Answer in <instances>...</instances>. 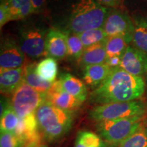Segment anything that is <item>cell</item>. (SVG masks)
<instances>
[{"instance_id": "cell-30", "label": "cell", "mask_w": 147, "mask_h": 147, "mask_svg": "<svg viewBox=\"0 0 147 147\" xmlns=\"http://www.w3.org/2000/svg\"><path fill=\"white\" fill-rule=\"evenodd\" d=\"M121 58L122 57L120 56H114L108 57L106 61V64L109 66L112 69L121 67Z\"/></svg>"}, {"instance_id": "cell-27", "label": "cell", "mask_w": 147, "mask_h": 147, "mask_svg": "<svg viewBox=\"0 0 147 147\" xmlns=\"http://www.w3.org/2000/svg\"><path fill=\"white\" fill-rule=\"evenodd\" d=\"M67 44L68 55L74 60H80L84 51L83 44L78 34H67Z\"/></svg>"}, {"instance_id": "cell-15", "label": "cell", "mask_w": 147, "mask_h": 147, "mask_svg": "<svg viewBox=\"0 0 147 147\" xmlns=\"http://www.w3.org/2000/svg\"><path fill=\"white\" fill-rule=\"evenodd\" d=\"M59 80L64 91L80 102H83L86 100L88 91L83 82L68 73L61 75Z\"/></svg>"}, {"instance_id": "cell-7", "label": "cell", "mask_w": 147, "mask_h": 147, "mask_svg": "<svg viewBox=\"0 0 147 147\" xmlns=\"http://www.w3.org/2000/svg\"><path fill=\"white\" fill-rule=\"evenodd\" d=\"M47 31L36 26L28 25L20 30L19 45L24 54L28 57L36 59L47 56L46 40Z\"/></svg>"}, {"instance_id": "cell-1", "label": "cell", "mask_w": 147, "mask_h": 147, "mask_svg": "<svg viewBox=\"0 0 147 147\" xmlns=\"http://www.w3.org/2000/svg\"><path fill=\"white\" fill-rule=\"evenodd\" d=\"M145 82L142 76H134L121 67L114 69L106 80L92 93L91 100L101 104L130 102L142 97Z\"/></svg>"}, {"instance_id": "cell-21", "label": "cell", "mask_w": 147, "mask_h": 147, "mask_svg": "<svg viewBox=\"0 0 147 147\" xmlns=\"http://www.w3.org/2000/svg\"><path fill=\"white\" fill-rule=\"evenodd\" d=\"M134 25L132 42L134 47L147 53V17L136 18Z\"/></svg>"}, {"instance_id": "cell-23", "label": "cell", "mask_w": 147, "mask_h": 147, "mask_svg": "<svg viewBox=\"0 0 147 147\" xmlns=\"http://www.w3.org/2000/svg\"><path fill=\"white\" fill-rule=\"evenodd\" d=\"M119 147H147V125L142 123L136 131L121 142Z\"/></svg>"}, {"instance_id": "cell-4", "label": "cell", "mask_w": 147, "mask_h": 147, "mask_svg": "<svg viewBox=\"0 0 147 147\" xmlns=\"http://www.w3.org/2000/svg\"><path fill=\"white\" fill-rule=\"evenodd\" d=\"M146 111L144 104L140 101L112 102L101 104L90 110L89 116L92 120L103 121L143 117Z\"/></svg>"}, {"instance_id": "cell-16", "label": "cell", "mask_w": 147, "mask_h": 147, "mask_svg": "<svg viewBox=\"0 0 147 147\" xmlns=\"http://www.w3.org/2000/svg\"><path fill=\"white\" fill-rule=\"evenodd\" d=\"M112 70L106 63L86 66L84 67L83 80L90 87L97 88L105 81Z\"/></svg>"}, {"instance_id": "cell-20", "label": "cell", "mask_w": 147, "mask_h": 147, "mask_svg": "<svg viewBox=\"0 0 147 147\" xmlns=\"http://www.w3.org/2000/svg\"><path fill=\"white\" fill-rule=\"evenodd\" d=\"M36 73L45 81L55 82L58 73V65L56 59L47 57L36 66Z\"/></svg>"}, {"instance_id": "cell-9", "label": "cell", "mask_w": 147, "mask_h": 147, "mask_svg": "<svg viewBox=\"0 0 147 147\" xmlns=\"http://www.w3.org/2000/svg\"><path fill=\"white\" fill-rule=\"evenodd\" d=\"M19 45L12 38L5 37L1 40L0 50V69H16L25 65V56Z\"/></svg>"}, {"instance_id": "cell-28", "label": "cell", "mask_w": 147, "mask_h": 147, "mask_svg": "<svg viewBox=\"0 0 147 147\" xmlns=\"http://www.w3.org/2000/svg\"><path fill=\"white\" fill-rule=\"evenodd\" d=\"M0 147H22V143L13 132H1Z\"/></svg>"}, {"instance_id": "cell-32", "label": "cell", "mask_w": 147, "mask_h": 147, "mask_svg": "<svg viewBox=\"0 0 147 147\" xmlns=\"http://www.w3.org/2000/svg\"><path fill=\"white\" fill-rule=\"evenodd\" d=\"M101 5L106 7H116L122 2L123 0H95Z\"/></svg>"}, {"instance_id": "cell-6", "label": "cell", "mask_w": 147, "mask_h": 147, "mask_svg": "<svg viewBox=\"0 0 147 147\" xmlns=\"http://www.w3.org/2000/svg\"><path fill=\"white\" fill-rule=\"evenodd\" d=\"M46 102V94L35 90L24 81L12 94L10 106L22 119L34 113Z\"/></svg>"}, {"instance_id": "cell-24", "label": "cell", "mask_w": 147, "mask_h": 147, "mask_svg": "<svg viewBox=\"0 0 147 147\" xmlns=\"http://www.w3.org/2000/svg\"><path fill=\"white\" fill-rule=\"evenodd\" d=\"M74 147H106V144L97 134L83 131L78 133Z\"/></svg>"}, {"instance_id": "cell-2", "label": "cell", "mask_w": 147, "mask_h": 147, "mask_svg": "<svg viewBox=\"0 0 147 147\" xmlns=\"http://www.w3.org/2000/svg\"><path fill=\"white\" fill-rule=\"evenodd\" d=\"M39 129L45 138L53 142L67 133L72 125V113L45 102L35 112Z\"/></svg>"}, {"instance_id": "cell-25", "label": "cell", "mask_w": 147, "mask_h": 147, "mask_svg": "<svg viewBox=\"0 0 147 147\" xmlns=\"http://www.w3.org/2000/svg\"><path fill=\"white\" fill-rule=\"evenodd\" d=\"M78 35L83 44L84 49L106 42L108 37L103 27L86 31Z\"/></svg>"}, {"instance_id": "cell-31", "label": "cell", "mask_w": 147, "mask_h": 147, "mask_svg": "<svg viewBox=\"0 0 147 147\" xmlns=\"http://www.w3.org/2000/svg\"><path fill=\"white\" fill-rule=\"evenodd\" d=\"M31 1L34 8V13L41 12L47 4V0H31Z\"/></svg>"}, {"instance_id": "cell-29", "label": "cell", "mask_w": 147, "mask_h": 147, "mask_svg": "<svg viewBox=\"0 0 147 147\" xmlns=\"http://www.w3.org/2000/svg\"><path fill=\"white\" fill-rule=\"evenodd\" d=\"M12 21L10 12L6 8V6L1 3L0 4V27H2L5 23Z\"/></svg>"}, {"instance_id": "cell-14", "label": "cell", "mask_w": 147, "mask_h": 147, "mask_svg": "<svg viewBox=\"0 0 147 147\" xmlns=\"http://www.w3.org/2000/svg\"><path fill=\"white\" fill-rule=\"evenodd\" d=\"M25 81V65L16 69H3L0 73V89L4 95L12 94Z\"/></svg>"}, {"instance_id": "cell-26", "label": "cell", "mask_w": 147, "mask_h": 147, "mask_svg": "<svg viewBox=\"0 0 147 147\" xmlns=\"http://www.w3.org/2000/svg\"><path fill=\"white\" fill-rule=\"evenodd\" d=\"M19 117L11 107L10 102L1 115L0 120V129L1 132H14L19 122Z\"/></svg>"}, {"instance_id": "cell-3", "label": "cell", "mask_w": 147, "mask_h": 147, "mask_svg": "<svg viewBox=\"0 0 147 147\" xmlns=\"http://www.w3.org/2000/svg\"><path fill=\"white\" fill-rule=\"evenodd\" d=\"M108 9L95 0H78L72 6L69 29L73 34L80 33L104 26Z\"/></svg>"}, {"instance_id": "cell-33", "label": "cell", "mask_w": 147, "mask_h": 147, "mask_svg": "<svg viewBox=\"0 0 147 147\" xmlns=\"http://www.w3.org/2000/svg\"><path fill=\"white\" fill-rule=\"evenodd\" d=\"M27 147H48V146H47V145L43 144L42 143H39V144H35L30 145V146H29Z\"/></svg>"}, {"instance_id": "cell-12", "label": "cell", "mask_w": 147, "mask_h": 147, "mask_svg": "<svg viewBox=\"0 0 147 147\" xmlns=\"http://www.w3.org/2000/svg\"><path fill=\"white\" fill-rule=\"evenodd\" d=\"M46 102L70 113L78 110L82 104L76 97L64 91L59 80L53 82L52 87L46 93Z\"/></svg>"}, {"instance_id": "cell-10", "label": "cell", "mask_w": 147, "mask_h": 147, "mask_svg": "<svg viewBox=\"0 0 147 147\" xmlns=\"http://www.w3.org/2000/svg\"><path fill=\"white\" fill-rule=\"evenodd\" d=\"M14 133L21 142L22 147L42 143L41 132L35 113L20 119Z\"/></svg>"}, {"instance_id": "cell-22", "label": "cell", "mask_w": 147, "mask_h": 147, "mask_svg": "<svg viewBox=\"0 0 147 147\" xmlns=\"http://www.w3.org/2000/svg\"><path fill=\"white\" fill-rule=\"evenodd\" d=\"M130 42L123 36L108 37L105 47L108 58L114 56L122 57Z\"/></svg>"}, {"instance_id": "cell-8", "label": "cell", "mask_w": 147, "mask_h": 147, "mask_svg": "<svg viewBox=\"0 0 147 147\" xmlns=\"http://www.w3.org/2000/svg\"><path fill=\"white\" fill-rule=\"evenodd\" d=\"M103 29L108 37L123 36L130 42L133 40L134 22L127 14L121 11H109Z\"/></svg>"}, {"instance_id": "cell-17", "label": "cell", "mask_w": 147, "mask_h": 147, "mask_svg": "<svg viewBox=\"0 0 147 147\" xmlns=\"http://www.w3.org/2000/svg\"><path fill=\"white\" fill-rule=\"evenodd\" d=\"M105 42L97 44L84 49L80 59V63L84 67L88 65L106 63L108 55L106 53Z\"/></svg>"}, {"instance_id": "cell-13", "label": "cell", "mask_w": 147, "mask_h": 147, "mask_svg": "<svg viewBox=\"0 0 147 147\" xmlns=\"http://www.w3.org/2000/svg\"><path fill=\"white\" fill-rule=\"evenodd\" d=\"M47 56L61 60L68 55L67 34L59 29L52 28L48 31L46 40Z\"/></svg>"}, {"instance_id": "cell-11", "label": "cell", "mask_w": 147, "mask_h": 147, "mask_svg": "<svg viewBox=\"0 0 147 147\" xmlns=\"http://www.w3.org/2000/svg\"><path fill=\"white\" fill-rule=\"evenodd\" d=\"M121 67L134 76H142L147 72V53L128 46L121 58Z\"/></svg>"}, {"instance_id": "cell-19", "label": "cell", "mask_w": 147, "mask_h": 147, "mask_svg": "<svg viewBox=\"0 0 147 147\" xmlns=\"http://www.w3.org/2000/svg\"><path fill=\"white\" fill-rule=\"evenodd\" d=\"M34 63L25 65V82L35 90L42 93H47L53 86V82L45 81L36 73Z\"/></svg>"}, {"instance_id": "cell-5", "label": "cell", "mask_w": 147, "mask_h": 147, "mask_svg": "<svg viewBox=\"0 0 147 147\" xmlns=\"http://www.w3.org/2000/svg\"><path fill=\"white\" fill-rule=\"evenodd\" d=\"M142 117L100 121L96 128L100 136L110 144H120L142 123Z\"/></svg>"}, {"instance_id": "cell-18", "label": "cell", "mask_w": 147, "mask_h": 147, "mask_svg": "<svg viewBox=\"0 0 147 147\" xmlns=\"http://www.w3.org/2000/svg\"><path fill=\"white\" fill-rule=\"evenodd\" d=\"M10 12L12 21L24 19L34 13L31 0H1Z\"/></svg>"}]
</instances>
